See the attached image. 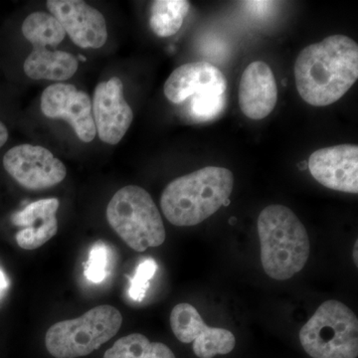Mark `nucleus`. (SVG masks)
<instances>
[{
    "mask_svg": "<svg viewBox=\"0 0 358 358\" xmlns=\"http://www.w3.org/2000/svg\"><path fill=\"white\" fill-rule=\"evenodd\" d=\"M313 178L329 189L358 193V147L339 145L315 150L308 162Z\"/></svg>",
    "mask_w": 358,
    "mask_h": 358,
    "instance_id": "12",
    "label": "nucleus"
},
{
    "mask_svg": "<svg viewBox=\"0 0 358 358\" xmlns=\"http://www.w3.org/2000/svg\"><path fill=\"white\" fill-rule=\"evenodd\" d=\"M157 270V264L154 259L147 258L141 261L136 267L134 277L129 278V296L131 300L141 301L147 296L150 280Z\"/></svg>",
    "mask_w": 358,
    "mask_h": 358,
    "instance_id": "20",
    "label": "nucleus"
},
{
    "mask_svg": "<svg viewBox=\"0 0 358 358\" xmlns=\"http://www.w3.org/2000/svg\"><path fill=\"white\" fill-rule=\"evenodd\" d=\"M122 324L119 310L99 306L77 319L53 324L47 331L45 345L55 358L86 357L114 338Z\"/></svg>",
    "mask_w": 358,
    "mask_h": 358,
    "instance_id": "6",
    "label": "nucleus"
},
{
    "mask_svg": "<svg viewBox=\"0 0 358 358\" xmlns=\"http://www.w3.org/2000/svg\"><path fill=\"white\" fill-rule=\"evenodd\" d=\"M78 67V59L68 52L34 47L25 59L23 69L30 79L61 82L74 76Z\"/></svg>",
    "mask_w": 358,
    "mask_h": 358,
    "instance_id": "16",
    "label": "nucleus"
},
{
    "mask_svg": "<svg viewBox=\"0 0 358 358\" xmlns=\"http://www.w3.org/2000/svg\"><path fill=\"white\" fill-rule=\"evenodd\" d=\"M233 187L229 169L206 166L171 181L162 192L160 206L173 225L195 226L229 205Z\"/></svg>",
    "mask_w": 358,
    "mask_h": 358,
    "instance_id": "2",
    "label": "nucleus"
},
{
    "mask_svg": "<svg viewBox=\"0 0 358 358\" xmlns=\"http://www.w3.org/2000/svg\"><path fill=\"white\" fill-rule=\"evenodd\" d=\"M9 282L7 281L6 275L2 272L0 268V300H1L3 294L6 293L7 289H8Z\"/></svg>",
    "mask_w": 358,
    "mask_h": 358,
    "instance_id": "23",
    "label": "nucleus"
},
{
    "mask_svg": "<svg viewBox=\"0 0 358 358\" xmlns=\"http://www.w3.org/2000/svg\"><path fill=\"white\" fill-rule=\"evenodd\" d=\"M41 110L49 119L69 122L84 143H91L96 138L91 98L74 85L59 83L47 87L41 96Z\"/></svg>",
    "mask_w": 358,
    "mask_h": 358,
    "instance_id": "9",
    "label": "nucleus"
},
{
    "mask_svg": "<svg viewBox=\"0 0 358 358\" xmlns=\"http://www.w3.org/2000/svg\"><path fill=\"white\" fill-rule=\"evenodd\" d=\"M299 167H300V169H301V171H305V169H307L308 162H301V164H299Z\"/></svg>",
    "mask_w": 358,
    "mask_h": 358,
    "instance_id": "25",
    "label": "nucleus"
},
{
    "mask_svg": "<svg viewBox=\"0 0 358 358\" xmlns=\"http://www.w3.org/2000/svg\"><path fill=\"white\" fill-rule=\"evenodd\" d=\"M47 8L77 46L99 49L108 40L107 22L98 9L81 0H49Z\"/></svg>",
    "mask_w": 358,
    "mask_h": 358,
    "instance_id": "11",
    "label": "nucleus"
},
{
    "mask_svg": "<svg viewBox=\"0 0 358 358\" xmlns=\"http://www.w3.org/2000/svg\"><path fill=\"white\" fill-rule=\"evenodd\" d=\"M103 358H176L173 350L162 343H152L147 336L131 334L117 339Z\"/></svg>",
    "mask_w": 358,
    "mask_h": 358,
    "instance_id": "18",
    "label": "nucleus"
},
{
    "mask_svg": "<svg viewBox=\"0 0 358 358\" xmlns=\"http://www.w3.org/2000/svg\"><path fill=\"white\" fill-rule=\"evenodd\" d=\"M171 327L179 341L193 343V352L199 358L228 355L236 345L234 334L228 329L206 326L199 310L189 303H178L173 308Z\"/></svg>",
    "mask_w": 358,
    "mask_h": 358,
    "instance_id": "8",
    "label": "nucleus"
},
{
    "mask_svg": "<svg viewBox=\"0 0 358 358\" xmlns=\"http://www.w3.org/2000/svg\"><path fill=\"white\" fill-rule=\"evenodd\" d=\"M227 80L222 71L208 62H192L178 67L164 84V95L173 103L192 96L225 95Z\"/></svg>",
    "mask_w": 358,
    "mask_h": 358,
    "instance_id": "13",
    "label": "nucleus"
},
{
    "mask_svg": "<svg viewBox=\"0 0 358 358\" xmlns=\"http://www.w3.org/2000/svg\"><path fill=\"white\" fill-rule=\"evenodd\" d=\"M189 8L186 0H155L150 7V28L162 38L173 36L180 30Z\"/></svg>",
    "mask_w": 358,
    "mask_h": 358,
    "instance_id": "17",
    "label": "nucleus"
},
{
    "mask_svg": "<svg viewBox=\"0 0 358 358\" xmlns=\"http://www.w3.org/2000/svg\"><path fill=\"white\" fill-rule=\"evenodd\" d=\"M92 108L99 138L108 145H117L134 120L133 110L124 99V85L120 78H110L96 87Z\"/></svg>",
    "mask_w": 358,
    "mask_h": 358,
    "instance_id": "10",
    "label": "nucleus"
},
{
    "mask_svg": "<svg viewBox=\"0 0 358 358\" xmlns=\"http://www.w3.org/2000/svg\"><path fill=\"white\" fill-rule=\"evenodd\" d=\"M9 138L8 129H7L6 124L0 121V148L3 147L7 143Z\"/></svg>",
    "mask_w": 358,
    "mask_h": 358,
    "instance_id": "22",
    "label": "nucleus"
},
{
    "mask_svg": "<svg viewBox=\"0 0 358 358\" xmlns=\"http://www.w3.org/2000/svg\"><path fill=\"white\" fill-rule=\"evenodd\" d=\"M261 262L268 277L291 279L307 265L310 239L305 226L288 207L268 205L258 217Z\"/></svg>",
    "mask_w": 358,
    "mask_h": 358,
    "instance_id": "3",
    "label": "nucleus"
},
{
    "mask_svg": "<svg viewBox=\"0 0 358 358\" xmlns=\"http://www.w3.org/2000/svg\"><path fill=\"white\" fill-rule=\"evenodd\" d=\"M296 90L313 107L338 102L358 79V45L345 35H331L301 50L294 63Z\"/></svg>",
    "mask_w": 358,
    "mask_h": 358,
    "instance_id": "1",
    "label": "nucleus"
},
{
    "mask_svg": "<svg viewBox=\"0 0 358 358\" xmlns=\"http://www.w3.org/2000/svg\"><path fill=\"white\" fill-rule=\"evenodd\" d=\"M109 251L107 245L103 242H96L89 252L88 262L85 267V277L94 284H100L107 277Z\"/></svg>",
    "mask_w": 358,
    "mask_h": 358,
    "instance_id": "21",
    "label": "nucleus"
},
{
    "mask_svg": "<svg viewBox=\"0 0 358 358\" xmlns=\"http://www.w3.org/2000/svg\"><path fill=\"white\" fill-rule=\"evenodd\" d=\"M4 169L18 183L29 190L53 187L67 176L65 164L50 150L32 145H20L7 150L2 159Z\"/></svg>",
    "mask_w": 358,
    "mask_h": 358,
    "instance_id": "7",
    "label": "nucleus"
},
{
    "mask_svg": "<svg viewBox=\"0 0 358 358\" xmlns=\"http://www.w3.org/2000/svg\"><path fill=\"white\" fill-rule=\"evenodd\" d=\"M299 338L310 357L357 358V315L341 301H324L301 327Z\"/></svg>",
    "mask_w": 358,
    "mask_h": 358,
    "instance_id": "5",
    "label": "nucleus"
},
{
    "mask_svg": "<svg viewBox=\"0 0 358 358\" xmlns=\"http://www.w3.org/2000/svg\"><path fill=\"white\" fill-rule=\"evenodd\" d=\"M278 88L270 66L263 61L252 62L242 74L239 85V106L251 120H262L275 109Z\"/></svg>",
    "mask_w": 358,
    "mask_h": 358,
    "instance_id": "14",
    "label": "nucleus"
},
{
    "mask_svg": "<svg viewBox=\"0 0 358 358\" xmlns=\"http://www.w3.org/2000/svg\"><path fill=\"white\" fill-rule=\"evenodd\" d=\"M59 206L60 202L57 199H41L14 214L13 223L22 228L16 234V242L20 248L38 249L57 234L56 214Z\"/></svg>",
    "mask_w": 358,
    "mask_h": 358,
    "instance_id": "15",
    "label": "nucleus"
},
{
    "mask_svg": "<svg viewBox=\"0 0 358 358\" xmlns=\"http://www.w3.org/2000/svg\"><path fill=\"white\" fill-rule=\"evenodd\" d=\"M110 227L136 252L159 247L166 241L162 215L150 193L128 185L115 193L107 207Z\"/></svg>",
    "mask_w": 358,
    "mask_h": 358,
    "instance_id": "4",
    "label": "nucleus"
},
{
    "mask_svg": "<svg viewBox=\"0 0 358 358\" xmlns=\"http://www.w3.org/2000/svg\"><path fill=\"white\" fill-rule=\"evenodd\" d=\"M23 36L34 47L57 46L64 40L66 32L53 15L45 13L29 14L22 24Z\"/></svg>",
    "mask_w": 358,
    "mask_h": 358,
    "instance_id": "19",
    "label": "nucleus"
},
{
    "mask_svg": "<svg viewBox=\"0 0 358 358\" xmlns=\"http://www.w3.org/2000/svg\"><path fill=\"white\" fill-rule=\"evenodd\" d=\"M357 247H358V243H357V242H355V250H353V261H355V265H357V264H358Z\"/></svg>",
    "mask_w": 358,
    "mask_h": 358,
    "instance_id": "24",
    "label": "nucleus"
}]
</instances>
